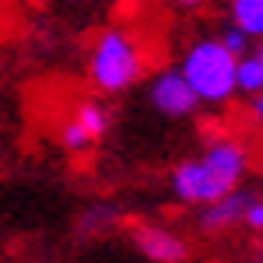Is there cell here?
Listing matches in <instances>:
<instances>
[{
  "mask_svg": "<svg viewBox=\"0 0 263 263\" xmlns=\"http://www.w3.org/2000/svg\"><path fill=\"white\" fill-rule=\"evenodd\" d=\"M246 168H249V151L239 141H214L207 144V151L179 162L172 172V190L182 203H211L232 193L242 182Z\"/></svg>",
  "mask_w": 263,
  "mask_h": 263,
  "instance_id": "cell-1",
  "label": "cell"
},
{
  "mask_svg": "<svg viewBox=\"0 0 263 263\" xmlns=\"http://www.w3.org/2000/svg\"><path fill=\"white\" fill-rule=\"evenodd\" d=\"M141 74H144V46L137 42V35L126 28H105L95 39L91 57H88L91 84L105 95H116V91H126L130 84H137Z\"/></svg>",
  "mask_w": 263,
  "mask_h": 263,
  "instance_id": "cell-2",
  "label": "cell"
},
{
  "mask_svg": "<svg viewBox=\"0 0 263 263\" xmlns=\"http://www.w3.org/2000/svg\"><path fill=\"white\" fill-rule=\"evenodd\" d=\"M235 60L239 57L221 39H200L197 46L186 49L179 70L200 102L221 105L235 95Z\"/></svg>",
  "mask_w": 263,
  "mask_h": 263,
  "instance_id": "cell-3",
  "label": "cell"
},
{
  "mask_svg": "<svg viewBox=\"0 0 263 263\" xmlns=\"http://www.w3.org/2000/svg\"><path fill=\"white\" fill-rule=\"evenodd\" d=\"M109 134V109L102 102H78L70 116L60 123V144L74 155L91 151Z\"/></svg>",
  "mask_w": 263,
  "mask_h": 263,
  "instance_id": "cell-4",
  "label": "cell"
},
{
  "mask_svg": "<svg viewBox=\"0 0 263 263\" xmlns=\"http://www.w3.org/2000/svg\"><path fill=\"white\" fill-rule=\"evenodd\" d=\"M147 99H151V105H155L162 116H168V120H182V116H190V112L200 105L197 91L182 78V70H162V74L151 81Z\"/></svg>",
  "mask_w": 263,
  "mask_h": 263,
  "instance_id": "cell-5",
  "label": "cell"
},
{
  "mask_svg": "<svg viewBox=\"0 0 263 263\" xmlns=\"http://www.w3.org/2000/svg\"><path fill=\"white\" fill-rule=\"evenodd\" d=\"M134 246L151 263H182L190 256L186 239H179L176 232H168L162 224H134Z\"/></svg>",
  "mask_w": 263,
  "mask_h": 263,
  "instance_id": "cell-6",
  "label": "cell"
},
{
  "mask_svg": "<svg viewBox=\"0 0 263 263\" xmlns=\"http://www.w3.org/2000/svg\"><path fill=\"white\" fill-rule=\"evenodd\" d=\"M253 193H246V190H232V193H224L218 200L203 203L200 211V228L203 232H224V228H232L235 221H242V207L249 203Z\"/></svg>",
  "mask_w": 263,
  "mask_h": 263,
  "instance_id": "cell-7",
  "label": "cell"
},
{
  "mask_svg": "<svg viewBox=\"0 0 263 263\" xmlns=\"http://www.w3.org/2000/svg\"><path fill=\"white\" fill-rule=\"evenodd\" d=\"M232 25L249 39H263V0H232Z\"/></svg>",
  "mask_w": 263,
  "mask_h": 263,
  "instance_id": "cell-8",
  "label": "cell"
},
{
  "mask_svg": "<svg viewBox=\"0 0 263 263\" xmlns=\"http://www.w3.org/2000/svg\"><path fill=\"white\" fill-rule=\"evenodd\" d=\"M235 88L246 95H260L263 91V63L260 57H239L235 60Z\"/></svg>",
  "mask_w": 263,
  "mask_h": 263,
  "instance_id": "cell-9",
  "label": "cell"
},
{
  "mask_svg": "<svg viewBox=\"0 0 263 263\" xmlns=\"http://www.w3.org/2000/svg\"><path fill=\"white\" fill-rule=\"evenodd\" d=\"M242 224L249 232L263 235V197H249V203L242 207Z\"/></svg>",
  "mask_w": 263,
  "mask_h": 263,
  "instance_id": "cell-10",
  "label": "cell"
},
{
  "mask_svg": "<svg viewBox=\"0 0 263 263\" xmlns=\"http://www.w3.org/2000/svg\"><path fill=\"white\" fill-rule=\"evenodd\" d=\"M221 42L235 53V57H242L246 49H249V35H246L239 25H232V28H224V35H221Z\"/></svg>",
  "mask_w": 263,
  "mask_h": 263,
  "instance_id": "cell-11",
  "label": "cell"
},
{
  "mask_svg": "<svg viewBox=\"0 0 263 263\" xmlns=\"http://www.w3.org/2000/svg\"><path fill=\"white\" fill-rule=\"evenodd\" d=\"M253 116H256V123H263V91L253 95Z\"/></svg>",
  "mask_w": 263,
  "mask_h": 263,
  "instance_id": "cell-12",
  "label": "cell"
},
{
  "mask_svg": "<svg viewBox=\"0 0 263 263\" xmlns=\"http://www.w3.org/2000/svg\"><path fill=\"white\" fill-rule=\"evenodd\" d=\"M172 4H182V7H193V4H200V0H172Z\"/></svg>",
  "mask_w": 263,
  "mask_h": 263,
  "instance_id": "cell-13",
  "label": "cell"
},
{
  "mask_svg": "<svg viewBox=\"0 0 263 263\" xmlns=\"http://www.w3.org/2000/svg\"><path fill=\"white\" fill-rule=\"evenodd\" d=\"M253 263H263V246L256 249V256H253Z\"/></svg>",
  "mask_w": 263,
  "mask_h": 263,
  "instance_id": "cell-14",
  "label": "cell"
},
{
  "mask_svg": "<svg viewBox=\"0 0 263 263\" xmlns=\"http://www.w3.org/2000/svg\"><path fill=\"white\" fill-rule=\"evenodd\" d=\"M256 57H260V63H263V46H260V53H256Z\"/></svg>",
  "mask_w": 263,
  "mask_h": 263,
  "instance_id": "cell-15",
  "label": "cell"
}]
</instances>
